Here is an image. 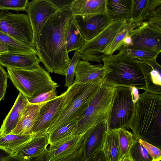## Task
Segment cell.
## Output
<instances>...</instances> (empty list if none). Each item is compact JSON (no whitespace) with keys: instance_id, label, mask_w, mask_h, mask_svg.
I'll list each match as a JSON object with an SVG mask.
<instances>
[{"instance_id":"45","label":"cell","mask_w":161,"mask_h":161,"mask_svg":"<svg viewBox=\"0 0 161 161\" xmlns=\"http://www.w3.org/2000/svg\"><path fill=\"white\" fill-rule=\"evenodd\" d=\"M124 45L130 46L132 45V39L131 37L128 35L126 36L123 40Z\"/></svg>"},{"instance_id":"41","label":"cell","mask_w":161,"mask_h":161,"mask_svg":"<svg viewBox=\"0 0 161 161\" xmlns=\"http://www.w3.org/2000/svg\"><path fill=\"white\" fill-rule=\"evenodd\" d=\"M59 10L70 8L74 0H49Z\"/></svg>"},{"instance_id":"38","label":"cell","mask_w":161,"mask_h":161,"mask_svg":"<svg viewBox=\"0 0 161 161\" xmlns=\"http://www.w3.org/2000/svg\"><path fill=\"white\" fill-rule=\"evenodd\" d=\"M140 143L147 150L152 157L153 161H161V151L158 147L140 139H138Z\"/></svg>"},{"instance_id":"24","label":"cell","mask_w":161,"mask_h":161,"mask_svg":"<svg viewBox=\"0 0 161 161\" xmlns=\"http://www.w3.org/2000/svg\"><path fill=\"white\" fill-rule=\"evenodd\" d=\"M102 151L107 161H121L118 130L107 132Z\"/></svg>"},{"instance_id":"12","label":"cell","mask_w":161,"mask_h":161,"mask_svg":"<svg viewBox=\"0 0 161 161\" xmlns=\"http://www.w3.org/2000/svg\"><path fill=\"white\" fill-rule=\"evenodd\" d=\"M65 94V92L56 98L42 103L34 134L43 133L57 116L62 108Z\"/></svg>"},{"instance_id":"37","label":"cell","mask_w":161,"mask_h":161,"mask_svg":"<svg viewBox=\"0 0 161 161\" xmlns=\"http://www.w3.org/2000/svg\"><path fill=\"white\" fill-rule=\"evenodd\" d=\"M58 96L56 90L53 89L42 93L35 97L28 99V100L30 103L39 104L53 99Z\"/></svg>"},{"instance_id":"9","label":"cell","mask_w":161,"mask_h":161,"mask_svg":"<svg viewBox=\"0 0 161 161\" xmlns=\"http://www.w3.org/2000/svg\"><path fill=\"white\" fill-rule=\"evenodd\" d=\"M0 31L16 40L35 47L32 27L27 14L1 11Z\"/></svg>"},{"instance_id":"25","label":"cell","mask_w":161,"mask_h":161,"mask_svg":"<svg viewBox=\"0 0 161 161\" xmlns=\"http://www.w3.org/2000/svg\"><path fill=\"white\" fill-rule=\"evenodd\" d=\"M34 134L20 135L9 133L0 135V149L11 155L22 145L30 140Z\"/></svg>"},{"instance_id":"29","label":"cell","mask_w":161,"mask_h":161,"mask_svg":"<svg viewBox=\"0 0 161 161\" xmlns=\"http://www.w3.org/2000/svg\"><path fill=\"white\" fill-rule=\"evenodd\" d=\"M119 53L138 60H147L157 58L159 52L130 47L124 45L119 50Z\"/></svg>"},{"instance_id":"47","label":"cell","mask_w":161,"mask_h":161,"mask_svg":"<svg viewBox=\"0 0 161 161\" xmlns=\"http://www.w3.org/2000/svg\"><path fill=\"white\" fill-rule=\"evenodd\" d=\"M121 161H132L129 157L127 155L123 158Z\"/></svg>"},{"instance_id":"14","label":"cell","mask_w":161,"mask_h":161,"mask_svg":"<svg viewBox=\"0 0 161 161\" xmlns=\"http://www.w3.org/2000/svg\"><path fill=\"white\" fill-rule=\"evenodd\" d=\"M84 135L73 136L49 145L48 161H63L78 150L82 146Z\"/></svg>"},{"instance_id":"44","label":"cell","mask_w":161,"mask_h":161,"mask_svg":"<svg viewBox=\"0 0 161 161\" xmlns=\"http://www.w3.org/2000/svg\"><path fill=\"white\" fill-rule=\"evenodd\" d=\"M28 161H48V155L47 149L40 156L32 158Z\"/></svg>"},{"instance_id":"2","label":"cell","mask_w":161,"mask_h":161,"mask_svg":"<svg viewBox=\"0 0 161 161\" xmlns=\"http://www.w3.org/2000/svg\"><path fill=\"white\" fill-rule=\"evenodd\" d=\"M129 128L134 139L161 148V96L145 92L135 103Z\"/></svg>"},{"instance_id":"3","label":"cell","mask_w":161,"mask_h":161,"mask_svg":"<svg viewBox=\"0 0 161 161\" xmlns=\"http://www.w3.org/2000/svg\"><path fill=\"white\" fill-rule=\"evenodd\" d=\"M103 82V78L85 84H72L68 87L61 110L43 133L48 135L65 125L79 121L91 96Z\"/></svg>"},{"instance_id":"21","label":"cell","mask_w":161,"mask_h":161,"mask_svg":"<svg viewBox=\"0 0 161 161\" xmlns=\"http://www.w3.org/2000/svg\"><path fill=\"white\" fill-rule=\"evenodd\" d=\"M40 62L35 55L10 53L0 56V64L10 69H33L36 68Z\"/></svg>"},{"instance_id":"34","label":"cell","mask_w":161,"mask_h":161,"mask_svg":"<svg viewBox=\"0 0 161 161\" xmlns=\"http://www.w3.org/2000/svg\"><path fill=\"white\" fill-rule=\"evenodd\" d=\"M29 3L28 0H0V10L26 11Z\"/></svg>"},{"instance_id":"8","label":"cell","mask_w":161,"mask_h":161,"mask_svg":"<svg viewBox=\"0 0 161 161\" xmlns=\"http://www.w3.org/2000/svg\"><path fill=\"white\" fill-rule=\"evenodd\" d=\"M128 23L126 20L113 21L96 36L86 41L78 52L80 59L88 62H103L104 49Z\"/></svg>"},{"instance_id":"36","label":"cell","mask_w":161,"mask_h":161,"mask_svg":"<svg viewBox=\"0 0 161 161\" xmlns=\"http://www.w3.org/2000/svg\"><path fill=\"white\" fill-rule=\"evenodd\" d=\"M145 21L147 22L149 27L161 31V6L150 14L143 22Z\"/></svg>"},{"instance_id":"16","label":"cell","mask_w":161,"mask_h":161,"mask_svg":"<svg viewBox=\"0 0 161 161\" xmlns=\"http://www.w3.org/2000/svg\"><path fill=\"white\" fill-rule=\"evenodd\" d=\"M138 60L145 82V91L161 95V66L156 58Z\"/></svg>"},{"instance_id":"27","label":"cell","mask_w":161,"mask_h":161,"mask_svg":"<svg viewBox=\"0 0 161 161\" xmlns=\"http://www.w3.org/2000/svg\"><path fill=\"white\" fill-rule=\"evenodd\" d=\"M85 42L77 28L73 16L70 21L66 36L67 53L72 51L79 52Z\"/></svg>"},{"instance_id":"20","label":"cell","mask_w":161,"mask_h":161,"mask_svg":"<svg viewBox=\"0 0 161 161\" xmlns=\"http://www.w3.org/2000/svg\"><path fill=\"white\" fill-rule=\"evenodd\" d=\"M42 103L28 104L22 111L17 124L11 134L20 135L34 134L33 131L37 122Z\"/></svg>"},{"instance_id":"35","label":"cell","mask_w":161,"mask_h":161,"mask_svg":"<svg viewBox=\"0 0 161 161\" xmlns=\"http://www.w3.org/2000/svg\"><path fill=\"white\" fill-rule=\"evenodd\" d=\"M80 59V53L78 52H75L66 71L64 86L68 87L72 85L76 68L78 61Z\"/></svg>"},{"instance_id":"28","label":"cell","mask_w":161,"mask_h":161,"mask_svg":"<svg viewBox=\"0 0 161 161\" xmlns=\"http://www.w3.org/2000/svg\"><path fill=\"white\" fill-rule=\"evenodd\" d=\"M140 25L132 23L130 20L128 21L127 25L114 38L104 49L103 53L105 56L112 55L116 50H119L124 45L123 40L129 35L130 32Z\"/></svg>"},{"instance_id":"4","label":"cell","mask_w":161,"mask_h":161,"mask_svg":"<svg viewBox=\"0 0 161 161\" xmlns=\"http://www.w3.org/2000/svg\"><path fill=\"white\" fill-rule=\"evenodd\" d=\"M103 62L108 70L103 78L105 82L115 86L134 87L145 91L144 77L137 59L119 53L105 55Z\"/></svg>"},{"instance_id":"39","label":"cell","mask_w":161,"mask_h":161,"mask_svg":"<svg viewBox=\"0 0 161 161\" xmlns=\"http://www.w3.org/2000/svg\"><path fill=\"white\" fill-rule=\"evenodd\" d=\"M8 74L4 67L0 64V102L4 98L8 86Z\"/></svg>"},{"instance_id":"43","label":"cell","mask_w":161,"mask_h":161,"mask_svg":"<svg viewBox=\"0 0 161 161\" xmlns=\"http://www.w3.org/2000/svg\"><path fill=\"white\" fill-rule=\"evenodd\" d=\"M86 161H107L103 151H100L89 158Z\"/></svg>"},{"instance_id":"42","label":"cell","mask_w":161,"mask_h":161,"mask_svg":"<svg viewBox=\"0 0 161 161\" xmlns=\"http://www.w3.org/2000/svg\"><path fill=\"white\" fill-rule=\"evenodd\" d=\"M0 161H23L0 149Z\"/></svg>"},{"instance_id":"46","label":"cell","mask_w":161,"mask_h":161,"mask_svg":"<svg viewBox=\"0 0 161 161\" xmlns=\"http://www.w3.org/2000/svg\"><path fill=\"white\" fill-rule=\"evenodd\" d=\"M11 53L9 49L6 46L0 44V56L3 54Z\"/></svg>"},{"instance_id":"7","label":"cell","mask_w":161,"mask_h":161,"mask_svg":"<svg viewBox=\"0 0 161 161\" xmlns=\"http://www.w3.org/2000/svg\"><path fill=\"white\" fill-rule=\"evenodd\" d=\"M135 104L131 88L115 86L107 120V132L129 128L134 112Z\"/></svg>"},{"instance_id":"22","label":"cell","mask_w":161,"mask_h":161,"mask_svg":"<svg viewBox=\"0 0 161 161\" xmlns=\"http://www.w3.org/2000/svg\"><path fill=\"white\" fill-rule=\"evenodd\" d=\"M28 98L19 92L16 100L3 121L0 128V135L9 134L14 129L20 115L28 104Z\"/></svg>"},{"instance_id":"17","label":"cell","mask_w":161,"mask_h":161,"mask_svg":"<svg viewBox=\"0 0 161 161\" xmlns=\"http://www.w3.org/2000/svg\"><path fill=\"white\" fill-rule=\"evenodd\" d=\"M73 17L78 29L86 41L96 36L113 21L108 14L95 16L87 22H84L79 16Z\"/></svg>"},{"instance_id":"31","label":"cell","mask_w":161,"mask_h":161,"mask_svg":"<svg viewBox=\"0 0 161 161\" xmlns=\"http://www.w3.org/2000/svg\"><path fill=\"white\" fill-rule=\"evenodd\" d=\"M149 0H132L131 19L133 24L140 25L143 22Z\"/></svg>"},{"instance_id":"15","label":"cell","mask_w":161,"mask_h":161,"mask_svg":"<svg viewBox=\"0 0 161 161\" xmlns=\"http://www.w3.org/2000/svg\"><path fill=\"white\" fill-rule=\"evenodd\" d=\"M107 0H74L70 7L73 16L81 17L84 22L93 17L101 14H108Z\"/></svg>"},{"instance_id":"40","label":"cell","mask_w":161,"mask_h":161,"mask_svg":"<svg viewBox=\"0 0 161 161\" xmlns=\"http://www.w3.org/2000/svg\"><path fill=\"white\" fill-rule=\"evenodd\" d=\"M82 145L76 152L69 156L63 161H86Z\"/></svg>"},{"instance_id":"23","label":"cell","mask_w":161,"mask_h":161,"mask_svg":"<svg viewBox=\"0 0 161 161\" xmlns=\"http://www.w3.org/2000/svg\"><path fill=\"white\" fill-rule=\"evenodd\" d=\"M132 0H107L108 15L113 21L126 20L131 19Z\"/></svg>"},{"instance_id":"32","label":"cell","mask_w":161,"mask_h":161,"mask_svg":"<svg viewBox=\"0 0 161 161\" xmlns=\"http://www.w3.org/2000/svg\"><path fill=\"white\" fill-rule=\"evenodd\" d=\"M128 156L132 161H153L147 150L137 139H134Z\"/></svg>"},{"instance_id":"18","label":"cell","mask_w":161,"mask_h":161,"mask_svg":"<svg viewBox=\"0 0 161 161\" xmlns=\"http://www.w3.org/2000/svg\"><path fill=\"white\" fill-rule=\"evenodd\" d=\"M49 145L47 135L43 133L34 134L30 140L11 155L23 161H28L42 154Z\"/></svg>"},{"instance_id":"19","label":"cell","mask_w":161,"mask_h":161,"mask_svg":"<svg viewBox=\"0 0 161 161\" xmlns=\"http://www.w3.org/2000/svg\"><path fill=\"white\" fill-rule=\"evenodd\" d=\"M107 72L102 64L93 65L88 61L80 60L76 68L73 84H85L103 79Z\"/></svg>"},{"instance_id":"5","label":"cell","mask_w":161,"mask_h":161,"mask_svg":"<svg viewBox=\"0 0 161 161\" xmlns=\"http://www.w3.org/2000/svg\"><path fill=\"white\" fill-rule=\"evenodd\" d=\"M7 69L8 78L19 92L28 99L56 90L59 86L39 65L31 69Z\"/></svg>"},{"instance_id":"11","label":"cell","mask_w":161,"mask_h":161,"mask_svg":"<svg viewBox=\"0 0 161 161\" xmlns=\"http://www.w3.org/2000/svg\"><path fill=\"white\" fill-rule=\"evenodd\" d=\"M132 39L130 47L161 52V31L149 27L143 22L130 33Z\"/></svg>"},{"instance_id":"33","label":"cell","mask_w":161,"mask_h":161,"mask_svg":"<svg viewBox=\"0 0 161 161\" xmlns=\"http://www.w3.org/2000/svg\"><path fill=\"white\" fill-rule=\"evenodd\" d=\"M119 144L122 159L127 156L134 140L132 133L126 129L118 130Z\"/></svg>"},{"instance_id":"10","label":"cell","mask_w":161,"mask_h":161,"mask_svg":"<svg viewBox=\"0 0 161 161\" xmlns=\"http://www.w3.org/2000/svg\"><path fill=\"white\" fill-rule=\"evenodd\" d=\"M58 10L49 0H33L29 2L26 12L32 27L34 47L47 22Z\"/></svg>"},{"instance_id":"30","label":"cell","mask_w":161,"mask_h":161,"mask_svg":"<svg viewBox=\"0 0 161 161\" xmlns=\"http://www.w3.org/2000/svg\"><path fill=\"white\" fill-rule=\"evenodd\" d=\"M78 121L65 125L48 135L49 145L75 135Z\"/></svg>"},{"instance_id":"26","label":"cell","mask_w":161,"mask_h":161,"mask_svg":"<svg viewBox=\"0 0 161 161\" xmlns=\"http://www.w3.org/2000/svg\"><path fill=\"white\" fill-rule=\"evenodd\" d=\"M0 44L7 47L11 53L37 55L33 46L16 40L0 31Z\"/></svg>"},{"instance_id":"13","label":"cell","mask_w":161,"mask_h":161,"mask_svg":"<svg viewBox=\"0 0 161 161\" xmlns=\"http://www.w3.org/2000/svg\"><path fill=\"white\" fill-rule=\"evenodd\" d=\"M107 131V120L93 126L84 135L82 146L86 160L103 150Z\"/></svg>"},{"instance_id":"1","label":"cell","mask_w":161,"mask_h":161,"mask_svg":"<svg viewBox=\"0 0 161 161\" xmlns=\"http://www.w3.org/2000/svg\"><path fill=\"white\" fill-rule=\"evenodd\" d=\"M73 16L70 8L59 10L47 22L35 44L37 56L48 72L65 75L71 60L66 38Z\"/></svg>"},{"instance_id":"6","label":"cell","mask_w":161,"mask_h":161,"mask_svg":"<svg viewBox=\"0 0 161 161\" xmlns=\"http://www.w3.org/2000/svg\"><path fill=\"white\" fill-rule=\"evenodd\" d=\"M115 87L104 81L91 96L87 107L78 122L75 135H84L93 126L107 120Z\"/></svg>"}]
</instances>
